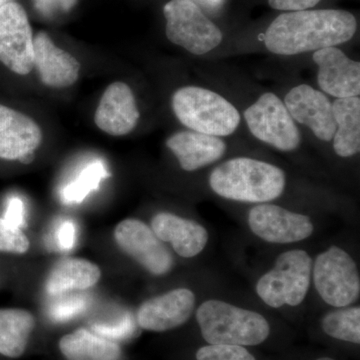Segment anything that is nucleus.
I'll list each match as a JSON object with an SVG mask.
<instances>
[{
    "instance_id": "obj_1",
    "label": "nucleus",
    "mask_w": 360,
    "mask_h": 360,
    "mask_svg": "<svg viewBox=\"0 0 360 360\" xmlns=\"http://www.w3.org/2000/svg\"><path fill=\"white\" fill-rule=\"evenodd\" d=\"M356 30V20L348 11H291L272 21L265 32L264 44L272 53L296 56L349 41Z\"/></svg>"
},
{
    "instance_id": "obj_2",
    "label": "nucleus",
    "mask_w": 360,
    "mask_h": 360,
    "mask_svg": "<svg viewBox=\"0 0 360 360\" xmlns=\"http://www.w3.org/2000/svg\"><path fill=\"white\" fill-rule=\"evenodd\" d=\"M210 187L226 200L264 203L276 200L285 188L283 169L248 158H232L212 170Z\"/></svg>"
},
{
    "instance_id": "obj_3",
    "label": "nucleus",
    "mask_w": 360,
    "mask_h": 360,
    "mask_svg": "<svg viewBox=\"0 0 360 360\" xmlns=\"http://www.w3.org/2000/svg\"><path fill=\"white\" fill-rule=\"evenodd\" d=\"M172 108L184 127L213 136L231 135L241 120L233 104L217 92L200 86H184L175 90Z\"/></svg>"
},
{
    "instance_id": "obj_4",
    "label": "nucleus",
    "mask_w": 360,
    "mask_h": 360,
    "mask_svg": "<svg viewBox=\"0 0 360 360\" xmlns=\"http://www.w3.org/2000/svg\"><path fill=\"white\" fill-rule=\"evenodd\" d=\"M196 319L210 345H257L269 335V322L262 315L220 300L203 302Z\"/></svg>"
},
{
    "instance_id": "obj_5",
    "label": "nucleus",
    "mask_w": 360,
    "mask_h": 360,
    "mask_svg": "<svg viewBox=\"0 0 360 360\" xmlns=\"http://www.w3.org/2000/svg\"><path fill=\"white\" fill-rule=\"evenodd\" d=\"M312 260L304 250L286 251L279 255L274 269L258 281L257 295L274 309L296 307L307 296Z\"/></svg>"
},
{
    "instance_id": "obj_6",
    "label": "nucleus",
    "mask_w": 360,
    "mask_h": 360,
    "mask_svg": "<svg viewBox=\"0 0 360 360\" xmlns=\"http://www.w3.org/2000/svg\"><path fill=\"white\" fill-rule=\"evenodd\" d=\"M163 15L167 39L194 56L208 53L221 44L222 32L193 0H170L163 6Z\"/></svg>"
},
{
    "instance_id": "obj_7",
    "label": "nucleus",
    "mask_w": 360,
    "mask_h": 360,
    "mask_svg": "<svg viewBox=\"0 0 360 360\" xmlns=\"http://www.w3.org/2000/svg\"><path fill=\"white\" fill-rule=\"evenodd\" d=\"M245 120L251 134L258 141L281 151H293L302 143V134L276 94L266 92L245 111Z\"/></svg>"
},
{
    "instance_id": "obj_8",
    "label": "nucleus",
    "mask_w": 360,
    "mask_h": 360,
    "mask_svg": "<svg viewBox=\"0 0 360 360\" xmlns=\"http://www.w3.org/2000/svg\"><path fill=\"white\" fill-rule=\"evenodd\" d=\"M34 33L25 7L14 1L0 7V68L25 77L33 71Z\"/></svg>"
},
{
    "instance_id": "obj_9",
    "label": "nucleus",
    "mask_w": 360,
    "mask_h": 360,
    "mask_svg": "<svg viewBox=\"0 0 360 360\" xmlns=\"http://www.w3.org/2000/svg\"><path fill=\"white\" fill-rule=\"evenodd\" d=\"M314 279L317 292L329 305L345 307L359 298L360 281L356 264L338 246H331L317 257Z\"/></svg>"
},
{
    "instance_id": "obj_10",
    "label": "nucleus",
    "mask_w": 360,
    "mask_h": 360,
    "mask_svg": "<svg viewBox=\"0 0 360 360\" xmlns=\"http://www.w3.org/2000/svg\"><path fill=\"white\" fill-rule=\"evenodd\" d=\"M115 239L122 250L155 276H163L174 266L172 253L141 220L120 222L115 227Z\"/></svg>"
},
{
    "instance_id": "obj_11",
    "label": "nucleus",
    "mask_w": 360,
    "mask_h": 360,
    "mask_svg": "<svg viewBox=\"0 0 360 360\" xmlns=\"http://www.w3.org/2000/svg\"><path fill=\"white\" fill-rule=\"evenodd\" d=\"M42 141L44 131L34 118L0 103V160L28 165Z\"/></svg>"
},
{
    "instance_id": "obj_12",
    "label": "nucleus",
    "mask_w": 360,
    "mask_h": 360,
    "mask_svg": "<svg viewBox=\"0 0 360 360\" xmlns=\"http://www.w3.org/2000/svg\"><path fill=\"white\" fill-rule=\"evenodd\" d=\"M33 46V71L44 86L60 90L77 84L82 73V63L77 56L58 46L45 32L34 34Z\"/></svg>"
},
{
    "instance_id": "obj_13",
    "label": "nucleus",
    "mask_w": 360,
    "mask_h": 360,
    "mask_svg": "<svg viewBox=\"0 0 360 360\" xmlns=\"http://www.w3.org/2000/svg\"><path fill=\"white\" fill-rule=\"evenodd\" d=\"M248 224L255 236L271 243H297L309 238L314 229L307 215L266 203L251 208Z\"/></svg>"
},
{
    "instance_id": "obj_14",
    "label": "nucleus",
    "mask_w": 360,
    "mask_h": 360,
    "mask_svg": "<svg viewBox=\"0 0 360 360\" xmlns=\"http://www.w3.org/2000/svg\"><path fill=\"white\" fill-rule=\"evenodd\" d=\"M139 120L141 111L131 87L120 80L108 85L94 112L97 129L110 136H125L136 129Z\"/></svg>"
},
{
    "instance_id": "obj_15",
    "label": "nucleus",
    "mask_w": 360,
    "mask_h": 360,
    "mask_svg": "<svg viewBox=\"0 0 360 360\" xmlns=\"http://www.w3.org/2000/svg\"><path fill=\"white\" fill-rule=\"evenodd\" d=\"M284 104L295 122L309 127L321 141H333L336 131L333 103L323 92L310 85H298L286 94Z\"/></svg>"
},
{
    "instance_id": "obj_16",
    "label": "nucleus",
    "mask_w": 360,
    "mask_h": 360,
    "mask_svg": "<svg viewBox=\"0 0 360 360\" xmlns=\"http://www.w3.org/2000/svg\"><path fill=\"white\" fill-rule=\"evenodd\" d=\"M195 296L187 288H177L150 298L137 311V323L146 330L162 333L179 328L188 321Z\"/></svg>"
},
{
    "instance_id": "obj_17",
    "label": "nucleus",
    "mask_w": 360,
    "mask_h": 360,
    "mask_svg": "<svg viewBox=\"0 0 360 360\" xmlns=\"http://www.w3.org/2000/svg\"><path fill=\"white\" fill-rule=\"evenodd\" d=\"M314 61L319 66L317 82L324 94L336 98L359 96L360 63L347 58L336 47L314 51Z\"/></svg>"
},
{
    "instance_id": "obj_18",
    "label": "nucleus",
    "mask_w": 360,
    "mask_h": 360,
    "mask_svg": "<svg viewBox=\"0 0 360 360\" xmlns=\"http://www.w3.org/2000/svg\"><path fill=\"white\" fill-rule=\"evenodd\" d=\"M167 146L186 172H195L217 162L227 149L226 143L220 137L189 129L170 135Z\"/></svg>"
},
{
    "instance_id": "obj_19",
    "label": "nucleus",
    "mask_w": 360,
    "mask_h": 360,
    "mask_svg": "<svg viewBox=\"0 0 360 360\" xmlns=\"http://www.w3.org/2000/svg\"><path fill=\"white\" fill-rule=\"evenodd\" d=\"M151 229L162 243L172 245L182 257H193L205 250L208 233L193 220L182 219L174 213L160 212L151 220Z\"/></svg>"
},
{
    "instance_id": "obj_20",
    "label": "nucleus",
    "mask_w": 360,
    "mask_h": 360,
    "mask_svg": "<svg viewBox=\"0 0 360 360\" xmlns=\"http://www.w3.org/2000/svg\"><path fill=\"white\" fill-rule=\"evenodd\" d=\"M101 270L82 258H68L52 267L47 277L46 290L49 295H60L70 291L85 290L98 283Z\"/></svg>"
},
{
    "instance_id": "obj_21",
    "label": "nucleus",
    "mask_w": 360,
    "mask_h": 360,
    "mask_svg": "<svg viewBox=\"0 0 360 360\" xmlns=\"http://www.w3.org/2000/svg\"><path fill=\"white\" fill-rule=\"evenodd\" d=\"M336 131L333 148L341 158H350L360 150V99L359 96L336 98L333 103Z\"/></svg>"
},
{
    "instance_id": "obj_22",
    "label": "nucleus",
    "mask_w": 360,
    "mask_h": 360,
    "mask_svg": "<svg viewBox=\"0 0 360 360\" xmlns=\"http://www.w3.org/2000/svg\"><path fill=\"white\" fill-rule=\"evenodd\" d=\"M59 349L68 360H118L120 345L87 329H77L59 341Z\"/></svg>"
},
{
    "instance_id": "obj_23",
    "label": "nucleus",
    "mask_w": 360,
    "mask_h": 360,
    "mask_svg": "<svg viewBox=\"0 0 360 360\" xmlns=\"http://www.w3.org/2000/svg\"><path fill=\"white\" fill-rule=\"evenodd\" d=\"M34 328V316L28 310L0 309V354L11 359L20 357Z\"/></svg>"
},
{
    "instance_id": "obj_24",
    "label": "nucleus",
    "mask_w": 360,
    "mask_h": 360,
    "mask_svg": "<svg viewBox=\"0 0 360 360\" xmlns=\"http://www.w3.org/2000/svg\"><path fill=\"white\" fill-rule=\"evenodd\" d=\"M324 333L336 340L360 343V309L336 310L324 316L322 321Z\"/></svg>"
},
{
    "instance_id": "obj_25",
    "label": "nucleus",
    "mask_w": 360,
    "mask_h": 360,
    "mask_svg": "<svg viewBox=\"0 0 360 360\" xmlns=\"http://www.w3.org/2000/svg\"><path fill=\"white\" fill-rule=\"evenodd\" d=\"M30 239L20 227L0 217V251L23 255L30 250Z\"/></svg>"
},
{
    "instance_id": "obj_26",
    "label": "nucleus",
    "mask_w": 360,
    "mask_h": 360,
    "mask_svg": "<svg viewBox=\"0 0 360 360\" xmlns=\"http://www.w3.org/2000/svg\"><path fill=\"white\" fill-rule=\"evenodd\" d=\"M103 176V172L101 165H94L87 168L75 184L68 187L65 191L66 200L73 201V202H79L84 200L90 191L96 188L99 180Z\"/></svg>"
},
{
    "instance_id": "obj_27",
    "label": "nucleus",
    "mask_w": 360,
    "mask_h": 360,
    "mask_svg": "<svg viewBox=\"0 0 360 360\" xmlns=\"http://www.w3.org/2000/svg\"><path fill=\"white\" fill-rule=\"evenodd\" d=\"M198 360H255L243 347L229 345H210L196 352Z\"/></svg>"
},
{
    "instance_id": "obj_28",
    "label": "nucleus",
    "mask_w": 360,
    "mask_h": 360,
    "mask_svg": "<svg viewBox=\"0 0 360 360\" xmlns=\"http://www.w3.org/2000/svg\"><path fill=\"white\" fill-rule=\"evenodd\" d=\"M33 6L44 18H53L70 13L79 0H32Z\"/></svg>"
},
{
    "instance_id": "obj_29",
    "label": "nucleus",
    "mask_w": 360,
    "mask_h": 360,
    "mask_svg": "<svg viewBox=\"0 0 360 360\" xmlns=\"http://www.w3.org/2000/svg\"><path fill=\"white\" fill-rule=\"evenodd\" d=\"M92 330L96 335L103 336V338H108L110 340H122V338H127V336L131 335L132 330H134V323H132L131 319L125 316L122 322L115 324V326L96 324L92 328Z\"/></svg>"
},
{
    "instance_id": "obj_30",
    "label": "nucleus",
    "mask_w": 360,
    "mask_h": 360,
    "mask_svg": "<svg viewBox=\"0 0 360 360\" xmlns=\"http://www.w3.org/2000/svg\"><path fill=\"white\" fill-rule=\"evenodd\" d=\"M321 0H269L270 7L276 11H309L319 4Z\"/></svg>"
},
{
    "instance_id": "obj_31",
    "label": "nucleus",
    "mask_w": 360,
    "mask_h": 360,
    "mask_svg": "<svg viewBox=\"0 0 360 360\" xmlns=\"http://www.w3.org/2000/svg\"><path fill=\"white\" fill-rule=\"evenodd\" d=\"M4 219L9 224L15 225L20 229L25 224V205L20 198H13L9 200Z\"/></svg>"
},
{
    "instance_id": "obj_32",
    "label": "nucleus",
    "mask_w": 360,
    "mask_h": 360,
    "mask_svg": "<svg viewBox=\"0 0 360 360\" xmlns=\"http://www.w3.org/2000/svg\"><path fill=\"white\" fill-rule=\"evenodd\" d=\"M58 243L63 250H70L75 243V226L72 222L66 221L60 225L58 233Z\"/></svg>"
},
{
    "instance_id": "obj_33",
    "label": "nucleus",
    "mask_w": 360,
    "mask_h": 360,
    "mask_svg": "<svg viewBox=\"0 0 360 360\" xmlns=\"http://www.w3.org/2000/svg\"><path fill=\"white\" fill-rule=\"evenodd\" d=\"M200 1L203 2V4H208V6H214L219 4L221 0H200Z\"/></svg>"
},
{
    "instance_id": "obj_34",
    "label": "nucleus",
    "mask_w": 360,
    "mask_h": 360,
    "mask_svg": "<svg viewBox=\"0 0 360 360\" xmlns=\"http://www.w3.org/2000/svg\"><path fill=\"white\" fill-rule=\"evenodd\" d=\"M16 1V0H0V7L6 6V4H11V2Z\"/></svg>"
},
{
    "instance_id": "obj_35",
    "label": "nucleus",
    "mask_w": 360,
    "mask_h": 360,
    "mask_svg": "<svg viewBox=\"0 0 360 360\" xmlns=\"http://www.w3.org/2000/svg\"><path fill=\"white\" fill-rule=\"evenodd\" d=\"M317 360H335V359H328V357H323V359H317Z\"/></svg>"
}]
</instances>
